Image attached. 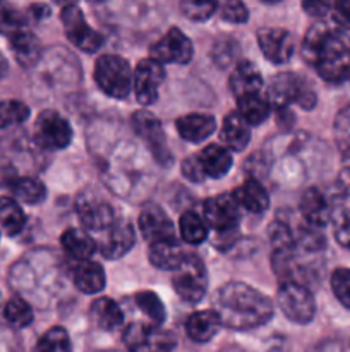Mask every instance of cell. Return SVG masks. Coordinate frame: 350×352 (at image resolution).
Masks as SVG:
<instances>
[{
    "label": "cell",
    "instance_id": "cell-1",
    "mask_svg": "<svg viewBox=\"0 0 350 352\" xmlns=\"http://www.w3.org/2000/svg\"><path fill=\"white\" fill-rule=\"evenodd\" d=\"M301 52L325 81L338 85L350 78V36L340 28L314 24L305 33Z\"/></svg>",
    "mask_w": 350,
    "mask_h": 352
},
{
    "label": "cell",
    "instance_id": "cell-2",
    "mask_svg": "<svg viewBox=\"0 0 350 352\" xmlns=\"http://www.w3.org/2000/svg\"><path fill=\"white\" fill-rule=\"evenodd\" d=\"M213 311L220 323L232 330H250L273 318L271 301L244 282L225 284L215 294Z\"/></svg>",
    "mask_w": 350,
    "mask_h": 352
},
{
    "label": "cell",
    "instance_id": "cell-3",
    "mask_svg": "<svg viewBox=\"0 0 350 352\" xmlns=\"http://www.w3.org/2000/svg\"><path fill=\"white\" fill-rule=\"evenodd\" d=\"M202 219L215 232V248L225 250L232 246L239 234L240 206L233 195H220L206 199Z\"/></svg>",
    "mask_w": 350,
    "mask_h": 352
},
{
    "label": "cell",
    "instance_id": "cell-4",
    "mask_svg": "<svg viewBox=\"0 0 350 352\" xmlns=\"http://www.w3.org/2000/svg\"><path fill=\"white\" fill-rule=\"evenodd\" d=\"M268 102L275 109H285L290 103H297L304 110H311L316 105V93L307 82L295 72H280L275 76L268 88Z\"/></svg>",
    "mask_w": 350,
    "mask_h": 352
},
{
    "label": "cell",
    "instance_id": "cell-5",
    "mask_svg": "<svg viewBox=\"0 0 350 352\" xmlns=\"http://www.w3.org/2000/svg\"><path fill=\"white\" fill-rule=\"evenodd\" d=\"M95 81L105 95L126 98L132 91L134 72L129 62L119 55H102L95 65Z\"/></svg>",
    "mask_w": 350,
    "mask_h": 352
},
{
    "label": "cell",
    "instance_id": "cell-6",
    "mask_svg": "<svg viewBox=\"0 0 350 352\" xmlns=\"http://www.w3.org/2000/svg\"><path fill=\"white\" fill-rule=\"evenodd\" d=\"M172 285H174L175 294L182 301L189 302V305H196L201 301L206 294V287H208V274H206L202 261L196 254H185L180 267L174 272Z\"/></svg>",
    "mask_w": 350,
    "mask_h": 352
},
{
    "label": "cell",
    "instance_id": "cell-7",
    "mask_svg": "<svg viewBox=\"0 0 350 352\" xmlns=\"http://www.w3.org/2000/svg\"><path fill=\"white\" fill-rule=\"evenodd\" d=\"M124 342L130 352H174L175 349V337L154 323H130L124 333Z\"/></svg>",
    "mask_w": 350,
    "mask_h": 352
},
{
    "label": "cell",
    "instance_id": "cell-8",
    "mask_svg": "<svg viewBox=\"0 0 350 352\" xmlns=\"http://www.w3.org/2000/svg\"><path fill=\"white\" fill-rule=\"evenodd\" d=\"M278 306L290 322L309 323L314 318L316 302L307 287L301 282H283L278 289Z\"/></svg>",
    "mask_w": 350,
    "mask_h": 352
},
{
    "label": "cell",
    "instance_id": "cell-9",
    "mask_svg": "<svg viewBox=\"0 0 350 352\" xmlns=\"http://www.w3.org/2000/svg\"><path fill=\"white\" fill-rule=\"evenodd\" d=\"M72 140V127L55 110H45L34 122V143L43 150H64Z\"/></svg>",
    "mask_w": 350,
    "mask_h": 352
},
{
    "label": "cell",
    "instance_id": "cell-10",
    "mask_svg": "<svg viewBox=\"0 0 350 352\" xmlns=\"http://www.w3.org/2000/svg\"><path fill=\"white\" fill-rule=\"evenodd\" d=\"M60 17L65 34L71 40V43H74L79 50L88 52V54L100 50V47L103 45V36L98 31L89 28V24L84 19V14L75 3L64 7Z\"/></svg>",
    "mask_w": 350,
    "mask_h": 352
},
{
    "label": "cell",
    "instance_id": "cell-11",
    "mask_svg": "<svg viewBox=\"0 0 350 352\" xmlns=\"http://www.w3.org/2000/svg\"><path fill=\"white\" fill-rule=\"evenodd\" d=\"M132 127L143 138L144 143L150 146L151 153L156 158L158 164L170 165L172 151L168 148L167 138H165L163 127H161L158 117L148 110H139L132 116Z\"/></svg>",
    "mask_w": 350,
    "mask_h": 352
},
{
    "label": "cell",
    "instance_id": "cell-12",
    "mask_svg": "<svg viewBox=\"0 0 350 352\" xmlns=\"http://www.w3.org/2000/svg\"><path fill=\"white\" fill-rule=\"evenodd\" d=\"M165 79L163 64L156 62L154 58H143L134 69L132 89L137 102L148 107L158 100L160 86Z\"/></svg>",
    "mask_w": 350,
    "mask_h": 352
},
{
    "label": "cell",
    "instance_id": "cell-13",
    "mask_svg": "<svg viewBox=\"0 0 350 352\" xmlns=\"http://www.w3.org/2000/svg\"><path fill=\"white\" fill-rule=\"evenodd\" d=\"M93 239L96 243V250L103 256L108 260H117L129 253V250L136 243V234H134V227L126 219H117L108 229Z\"/></svg>",
    "mask_w": 350,
    "mask_h": 352
},
{
    "label": "cell",
    "instance_id": "cell-14",
    "mask_svg": "<svg viewBox=\"0 0 350 352\" xmlns=\"http://www.w3.org/2000/svg\"><path fill=\"white\" fill-rule=\"evenodd\" d=\"M192 54V41L177 28H172L151 47V58L160 64H187L191 62Z\"/></svg>",
    "mask_w": 350,
    "mask_h": 352
},
{
    "label": "cell",
    "instance_id": "cell-15",
    "mask_svg": "<svg viewBox=\"0 0 350 352\" xmlns=\"http://www.w3.org/2000/svg\"><path fill=\"white\" fill-rule=\"evenodd\" d=\"M75 210L81 217L82 226H84V229L88 230L91 237L100 236L103 230L108 229L117 220L115 212L110 206V203L95 198V196L82 195L81 198H78Z\"/></svg>",
    "mask_w": 350,
    "mask_h": 352
},
{
    "label": "cell",
    "instance_id": "cell-16",
    "mask_svg": "<svg viewBox=\"0 0 350 352\" xmlns=\"http://www.w3.org/2000/svg\"><path fill=\"white\" fill-rule=\"evenodd\" d=\"M257 43H259L264 57L275 64H283V62L290 60L295 48L292 34L281 28H263V30H259L257 31Z\"/></svg>",
    "mask_w": 350,
    "mask_h": 352
},
{
    "label": "cell",
    "instance_id": "cell-17",
    "mask_svg": "<svg viewBox=\"0 0 350 352\" xmlns=\"http://www.w3.org/2000/svg\"><path fill=\"white\" fill-rule=\"evenodd\" d=\"M139 230L143 237L150 243L165 237H174L175 229L172 220L168 219L167 213L154 203H148L139 215Z\"/></svg>",
    "mask_w": 350,
    "mask_h": 352
},
{
    "label": "cell",
    "instance_id": "cell-18",
    "mask_svg": "<svg viewBox=\"0 0 350 352\" xmlns=\"http://www.w3.org/2000/svg\"><path fill=\"white\" fill-rule=\"evenodd\" d=\"M301 215L307 226L321 229L331 220V205L318 188H309L301 198Z\"/></svg>",
    "mask_w": 350,
    "mask_h": 352
},
{
    "label": "cell",
    "instance_id": "cell-19",
    "mask_svg": "<svg viewBox=\"0 0 350 352\" xmlns=\"http://www.w3.org/2000/svg\"><path fill=\"white\" fill-rule=\"evenodd\" d=\"M150 261L160 270H170L175 272L180 263L184 261L185 253L182 250L180 243L174 237H165V239H158L150 243Z\"/></svg>",
    "mask_w": 350,
    "mask_h": 352
},
{
    "label": "cell",
    "instance_id": "cell-20",
    "mask_svg": "<svg viewBox=\"0 0 350 352\" xmlns=\"http://www.w3.org/2000/svg\"><path fill=\"white\" fill-rule=\"evenodd\" d=\"M175 127L182 140L189 143H201L215 133L216 120L208 113H187L175 120Z\"/></svg>",
    "mask_w": 350,
    "mask_h": 352
},
{
    "label": "cell",
    "instance_id": "cell-21",
    "mask_svg": "<svg viewBox=\"0 0 350 352\" xmlns=\"http://www.w3.org/2000/svg\"><path fill=\"white\" fill-rule=\"evenodd\" d=\"M261 88H263V78L253 62H240L230 74V89L237 96V100L249 95H257L261 93Z\"/></svg>",
    "mask_w": 350,
    "mask_h": 352
},
{
    "label": "cell",
    "instance_id": "cell-22",
    "mask_svg": "<svg viewBox=\"0 0 350 352\" xmlns=\"http://www.w3.org/2000/svg\"><path fill=\"white\" fill-rule=\"evenodd\" d=\"M196 157H198L199 167H201L205 179H220L229 174V170L232 168V155L226 148L218 146V144H209L205 150L199 151Z\"/></svg>",
    "mask_w": 350,
    "mask_h": 352
},
{
    "label": "cell",
    "instance_id": "cell-23",
    "mask_svg": "<svg viewBox=\"0 0 350 352\" xmlns=\"http://www.w3.org/2000/svg\"><path fill=\"white\" fill-rule=\"evenodd\" d=\"M72 280H74L75 287L84 294H96V292L103 291L106 278L102 265L86 260L75 263L74 270H72Z\"/></svg>",
    "mask_w": 350,
    "mask_h": 352
},
{
    "label": "cell",
    "instance_id": "cell-24",
    "mask_svg": "<svg viewBox=\"0 0 350 352\" xmlns=\"http://www.w3.org/2000/svg\"><path fill=\"white\" fill-rule=\"evenodd\" d=\"M222 327L218 315L213 309L192 313L185 320V333L191 340L198 344H205L216 336L218 329Z\"/></svg>",
    "mask_w": 350,
    "mask_h": 352
},
{
    "label": "cell",
    "instance_id": "cell-25",
    "mask_svg": "<svg viewBox=\"0 0 350 352\" xmlns=\"http://www.w3.org/2000/svg\"><path fill=\"white\" fill-rule=\"evenodd\" d=\"M220 138L225 143L226 150L242 151L250 141V126L239 116V112H233L223 120Z\"/></svg>",
    "mask_w": 350,
    "mask_h": 352
},
{
    "label": "cell",
    "instance_id": "cell-26",
    "mask_svg": "<svg viewBox=\"0 0 350 352\" xmlns=\"http://www.w3.org/2000/svg\"><path fill=\"white\" fill-rule=\"evenodd\" d=\"M233 198L237 199L240 208L247 210L250 213H261L268 208L270 205V198H268V192L264 189V186L261 184L256 179H247L242 186L235 189L232 192Z\"/></svg>",
    "mask_w": 350,
    "mask_h": 352
},
{
    "label": "cell",
    "instance_id": "cell-27",
    "mask_svg": "<svg viewBox=\"0 0 350 352\" xmlns=\"http://www.w3.org/2000/svg\"><path fill=\"white\" fill-rule=\"evenodd\" d=\"M60 244L71 260L86 261L96 251V243L88 232L81 229H67L60 237Z\"/></svg>",
    "mask_w": 350,
    "mask_h": 352
},
{
    "label": "cell",
    "instance_id": "cell-28",
    "mask_svg": "<svg viewBox=\"0 0 350 352\" xmlns=\"http://www.w3.org/2000/svg\"><path fill=\"white\" fill-rule=\"evenodd\" d=\"M10 48L14 52V57L23 67H33L41 57V45L38 38L30 31L23 30L19 33L12 34L9 38Z\"/></svg>",
    "mask_w": 350,
    "mask_h": 352
},
{
    "label": "cell",
    "instance_id": "cell-29",
    "mask_svg": "<svg viewBox=\"0 0 350 352\" xmlns=\"http://www.w3.org/2000/svg\"><path fill=\"white\" fill-rule=\"evenodd\" d=\"M89 313H91V320L95 322V325L102 330H106V332L119 329L124 322V315L119 305L110 298L96 299L91 305Z\"/></svg>",
    "mask_w": 350,
    "mask_h": 352
},
{
    "label": "cell",
    "instance_id": "cell-30",
    "mask_svg": "<svg viewBox=\"0 0 350 352\" xmlns=\"http://www.w3.org/2000/svg\"><path fill=\"white\" fill-rule=\"evenodd\" d=\"M237 107H239V116L246 120L249 126H257V124L264 122L270 116L271 105L268 102L266 96L261 93L257 95L244 96V98L237 100Z\"/></svg>",
    "mask_w": 350,
    "mask_h": 352
},
{
    "label": "cell",
    "instance_id": "cell-31",
    "mask_svg": "<svg viewBox=\"0 0 350 352\" xmlns=\"http://www.w3.org/2000/svg\"><path fill=\"white\" fill-rule=\"evenodd\" d=\"M24 223L26 217L16 199L0 196V230H3L7 236H17L23 230Z\"/></svg>",
    "mask_w": 350,
    "mask_h": 352
},
{
    "label": "cell",
    "instance_id": "cell-32",
    "mask_svg": "<svg viewBox=\"0 0 350 352\" xmlns=\"http://www.w3.org/2000/svg\"><path fill=\"white\" fill-rule=\"evenodd\" d=\"M10 191L19 201L27 205H40L47 198V188L40 179L34 177H16L10 182Z\"/></svg>",
    "mask_w": 350,
    "mask_h": 352
},
{
    "label": "cell",
    "instance_id": "cell-33",
    "mask_svg": "<svg viewBox=\"0 0 350 352\" xmlns=\"http://www.w3.org/2000/svg\"><path fill=\"white\" fill-rule=\"evenodd\" d=\"M178 229H180L182 239L189 244H199L208 237V223L196 212L182 213Z\"/></svg>",
    "mask_w": 350,
    "mask_h": 352
},
{
    "label": "cell",
    "instance_id": "cell-34",
    "mask_svg": "<svg viewBox=\"0 0 350 352\" xmlns=\"http://www.w3.org/2000/svg\"><path fill=\"white\" fill-rule=\"evenodd\" d=\"M34 352H72L69 333L60 327H54L41 336L34 346Z\"/></svg>",
    "mask_w": 350,
    "mask_h": 352
},
{
    "label": "cell",
    "instance_id": "cell-35",
    "mask_svg": "<svg viewBox=\"0 0 350 352\" xmlns=\"http://www.w3.org/2000/svg\"><path fill=\"white\" fill-rule=\"evenodd\" d=\"M333 230H335V239L343 248L350 250V206L342 203H333L331 205V220Z\"/></svg>",
    "mask_w": 350,
    "mask_h": 352
},
{
    "label": "cell",
    "instance_id": "cell-36",
    "mask_svg": "<svg viewBox=\"0 0 350 352\" xmlns=\"http://www.w3.org/2000/svg\"><path fill=\"white\" fill-rule=\"evenodd\" d=\"M26 26V17L7 0H0V33L5 36L19 33Z\"/></svg>",
    "mask_w": 350,
    "mask_h": 352
},
{
    "label": "cell",
    "instance_id": "cell-37",
    "mask_svg": "<svg viewBox=\"0 0 350 352\" xmlns=\"http://www.w3.org/2000/svg\"><path fill=\"white\" fill-rule=\"evenodd\" d=\"M30 117V109L19 100H3L0 102V129H7L16 124L24 122Z\"/></svg>",
    "mask_w": 350,
    "mask_h": 352
},
{
    "label": "cell",
    "instance_id": "cell-38",
    "mask_svg": "<svg viewBox=\"0 0 350 352\" xmlns=\"http://www.w3.org/2000/svg\"><path fill=\"white\" fill-rule=\"evenodd\" d=\"M136 305L154 325H161L165 322V306L154 292L143 291L136 294Z\"/></svg>",
    "mask_w": 350,
    "mask_h": 352
},
{
    "label": "cell",
    "instance_id": "cell-39",
    "mask_svg": "<svg viewBox=\"0 0 350 352\" xmlns=\"http://www.w3.org/2000/svg\"><path fill=\"white\" fill-rule=\"evenodd\" d=\"M3 315H5L7 322L16 329H24L33 322V309L21 298H12L10 301H7Z\"/></svg>",
    "mask_w": 350,
    "mask_h": 352
},
{
    "label": "cell",
    "instance_id": "cell-40",
    "mask_svg": "<svg viewBox=\"0 0 350 352\" xmlns=\"http://www.w3.org/2000/svg\"><path fill=\"white\" fill-rule=\"evenodd\" d=\"M218 0H180V9L191 21H206L215 14Z\"/></svg>",
    "mask_w": 350,
    "mask_h": 352
},
{
    "label": "cell",
    "instance_id": "cell-41",
    "mask_svg": "<svg viewBox=\"0 0 350 352\" xmlns=\"http://www.w3.org/2000/svg\"><path fill=\"white\" fill-rule=\"evenodd\" d=\"M333 131H335V141L338 150L347 158H350V105L340 110L335 119Z\"/></svg>",
    "mask_w": 350,
    "mask_h": 352
},
{
    "label": "cell",
    "instance_id": "cell-42",
    "mask_svg": "<svg viewBox=\"0 0 350 352\" xmlns=\"http://www.w3.org/2000/svg\"><path fill=\"white\" fill-rule=\"evenodd\" d=\"M331 291L340 305L350 309V268H336L331 275Z\"/></svg>",
    "mask_w": 350,
    "mask_h": 352
},
{
    "label": "cell",
    "instance_id": "cell-43",
    "mask_svg": "<svg viewBox=\"0 0 350 352\" xmlns=\"http://www.w3.org/2000/svg\"><path fill=\"white\" fill-rule=\"evenodd\" d=\"M220 16L226 23L242 24L249 19V10L240 0H225L220 7Z\"/></svg>",
    "mask_w": 350,
    "mask_h": 352
},
{
    "label": "cell",
    "instance_id": "cell-44",
    "mask_svg": "<svg viewBox=\"0 0 350 352\" xmlns=\"http://www.w3.org/2000/svg\"><path fill=\"white\" fill-rule=\"evenodd\" d=\"M333 19L340 30L350 31V0H336L333 3Z\"/></svg>",
    "mask_w": 350,
    "mask_h": 352
},
{
    "label": "cell",
    "instance_id": "cell-45",
    "mask_svg": "<svg viewBox=\"0 0 350 352\" xmlns=\"http://www.w3.org/2000/svg\"><path fill=\"white\" fill-rule=\"evenodd\" d=\"M333 203H342V205L350 206V168L340 174L338 181H336L335 201Z\"/></svg>",
    "mask_w": 350,
    "mask_h": 352
},
{
    "label": "cell",
    "instance_id": "cell-46",
    "mask_svg": "<svg viewBox=\"0 0 350 352\" xmlns=\"http://www.w3.org/2000/svg\"><path fill=\"white\" fill-rule=\"evenodd\" d=\"M305 12L312 17H323L331 9V0H301Z\"/></svg>",
    "mask_w": 350,
    "mask_h": 352
},
{
    "label": "cell",
    "instance_id": "cell-47",
    "mask_svg": "<svg viewBox=\"0 0 350 352\" xmlns=\"http://www.w3.org/2000/svg\"><path fill=\"white\" fill-rule=\"evenodd\" d=\"M182 172H184L185 177L192 182H201L205 181V175H202L201 167H199L198 157H189L185 158L184 164H182Z\"/></svg>",
    "mask_w": 350,
    "mask_h": 352
},
{
    "label": "cell",
    "instance_id": "cell-48",
    "mask_svg": "<svg viewBox=\"0 0 350 352\" xmlns=\"http://www.w3.org/2000/svg\"><path fill=\"white\" fill-rule=\"evenodd\" d=\"M30 14L34 19H43V17H47L48 14H50V9H48L45 3H33V6L30 7Z\"/></svg>",
    "mask_w": 350,
    "mask_h": 352
},
{
    "label": "cell",
    "instance_id": "cell-49",
    "mask_svg": "<svg viewBox=\"0 0 350 352\" xmlns=\"http://www.w3.org/2000/svg\"><path fill=\"white\" fill-rule=\"evenodd\" d=\"M7 74V60L2 54H0V79Z\"/></svg>",
    "mask_w": 350,
    "mask_h": 352
},
{
    "label": "cell",
    "instance_id": "cell-50",
    "mask_svg": "<svg viewBox=\"0 0 350 352\" xmlns=\"http://www.w3.org/2000/svg\"><path fill=\"white\" fill-rule=\"evenodd\" d=\"M57 6H62V7H67V6H74L75 0H54Z\"/></svg>",
    "mask_w": 350,
    "mask_h": 352
},
{
    "label": "cell",
    "instance_id": "cell-51",
    "mask_svg": "<svg viewBox=\"0 0 350 352\" xmlns=\"http://www.w3.org/2000/svg\"><path fill=\"white\" fill-rule=\"evenodd\" d=\"M222 352H244V351L239 349V347H225Z\"/></svg>",
    "mask_w": 350,
    "mask_h": 352
},
{
    "label": "cell",
    "instance_id": "cell-52",
    "mask_svg": "<svg viewBox=\"0 0 350 352\" xmlns=\"http://www.w3.org/2000/svg\"><path fill=\"white\" fill-rule=\"evenodd\" d=\"M261 2H264V3H278V2H281V0H261Z\"/></svg>",
    "mask_w": 350,
    "mask_h": 352
},
{
    "label": "cell",
    "instance_id": "cell-53",
    "mask_svg": "<svg viewBox=\"0 0 350 352\" xmlns=\"http://www.w3.org/2000/svg\"><path fill=\"white\" fill-rule=\"evenodd\" d=\"M89 2H103V0H89Z\"/></svg>",
    "mask_w": 350,
    "mask_h": 352
}]
</instances>
